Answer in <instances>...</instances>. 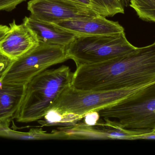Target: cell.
Listing matches in <instances>:
<instances>
[{"label": "cell", "instance_id": "30bf717a", "mask_svg": "<svg viewBox=\"0 0 155 155\" xmlns=\"http://www.w3.org/2000/svg\"><path fill=\"white\" fill-rule=\"evenodd\" d=\"M23 23L34 34L39 42L66 46L77 36L53 24L31 16L25 17Z\"/></svg>", "mask_w": 155, "mask_h": 155}, {"label": "cell", "instance_id": "e0dca14e", "mask_svg": "<svg viewBox=\"0 0 155 155\" xmlns=\"http://www.w3.org/2000/svg\"><path fill=\"white\" fill-rule=\"evenodd\" d=\"M9 28V26L7 25H0V41L6 34Z\"/></svg>", "mask_w": 155, "mask_h": 155}, {"label": "cell", "instance_id": "7a4b0ae2", "mask_svg": "<svg viewBox=\"0 0 155 155\" xmlns=\"http://www.w3.org/2000/svg\"><path fill=\"white\" fill-rule=\"evenodd\" d=\"M127 97L125 88L111 91L82 90L71 84L63 90L49 112L56 115L58 121L72 122Z\"/></svg>", "mask_w": 155, "mask_h": 155}, {"label": "cell", "instance_id": "ac0fdd59", "mask_svg": "<svg viewBox=\"0 0 155 155\" xmlns=\"http://www.w3.org/2000/svg\"><path fill=\"white\" fill-rule=\"evenodd\" d=\"M74 1L78 2L80 3L83 4L87 6H89L91 7V3H90V0H73Z\"/></svg>", "mask_w": 155, "mask_h": 155}, {"label": "cell", "instance_id": "6da1fadb", "mask_svg": "<svg viewBox=\"0 0 155 155\" xmlns=\"http://www.w3.org/2000/svg\"><path fill=\"white\" fill-rule=\"evenodd\" d=\"M73 76L70 67L64 65L36 75L25 85L23 98L14 119L29 123L44 117L63 90L71 84Z\"/></svg>", "mask_w": 155, "mask_h": 155}, {"label": "cell", "instance_id": "8992f818", "mask_svg": "<svg viewBox=\"0 0 155 155\" xmlns=\"http://www.w3.org/2000/svg\"><path fill=\"white\" fill-rule=\"evenodd\" d=\"M27 9L31 17L52 24L99 15L89 6L73 0H31Z\"/></svg>", "mask_w": 155, "mask_h": 155}, {"label": "cell", "instance_id": "5b68a950", "mask_svg": "<svg viewBox=\"0 0 155 155\" xmlns=\"http://www.w3.org/2000/svg\"><path fill=\"white\" fill-rule=\"evenodd\" d=\"M69 59L66 46L39 42L22 56L13 60L0 81L25 85L36 75Z\"/></svg>", "mask_w": 155, "mask_h": 155}, {"label": "cell", "instance_id": "7c38bea8", "mask_svg": "<svg viewBox=\"0 0 155 155\" xmlns=\"http://www.w3.org/2000/svg\"><path fill=\"white\" fill-rule=\"evenodd\" d=\"M9 123L0 124V136L23 140H65L61 130L48 133L41 128H32L27 132H20L10 128Z\"/></svg>", "mask_w": 155, "mask_h": 155}, {"label": "cell", "instance_id": "d6986e66", "mask_svg": "<svg viewBox=\"0 0 155 155\" xmlns=\"http://www.w3.org/2000/svg\"><path fill=\"white\" fill-rule=\"evenodd\" d=\"M123 2L124 6H127L130 4V0H123Z\"/></svg>", "mask_w": 155, "mask_h": 155}, {"label": "cell", "instance_id": "8fae6325", "mask_svg": "<svg viewBox=\"0 0 155 155\" xmlns=\"http://www.w3.org/2000/svg\"><path fill=\"white\" fill-rule=\"evenodd\" d=\"M25 86L0 81V124H10L14 118L23 98Z\"/></svg>", "mask_w": 155, "mask_h": 155}, {"label": "cell", "instance_id": "9a60e30c", "mask_svg": "<svg viewBox=\"0 0 155 155\" xmlns=\"http://www.w3.org/2000/svg\"><path fill=\"white\" fill-rule=\"evenodd\" d=\"M26 0H0V11H12L21 3Z\"/></svg>", "mask_w": 155, "mask_h": 155}, {"label": "cell", "instance_id": "9c48e42d", "mask_svg": "<svg viewBox=\"0 0 155 155\" xmlns=\"http://www.w3.org/2000/svg\"><path fill=\"white\" fill-rule=\"evenodd\" d=\"M9 26L0 41V51L12 60L20 58L39 44L34 34L23 23L17 24L13 20Z\"/></svg>", "mask_w": 155, "mask_h": 155}, {"label": "cell", "instance_id": "3957f363", "mask_svg": "<svg viewBox=\"0 0 155 155\" xmlns=\"http://www.w3.org/2000/svg\"><path fill=\"white\" fill-rule=\"evenodd\" d=\"M96 112L99 118L124 129L152 131L155 127V84Z\"/></svg>", "mask_w": 155, "mask_h": 155}, {"label": "cell", "instance_id": "ffe728a7", "mask_svg": "<svg viewBox=\"0 0 155 155\" xmlns=\"http://www.w3.org/2000/svg\"><path fill=\"white\" fill-rule=\"evenodd\" d=\"M152 132H153V133H155V127L153 129V131H152Z\"/></svg>", "mask_w": 155, "mask_h": 155}, {"label": "cell", "instance_id": "5bb4252c", "mask_svg": "<svg viewBox=\"0 0 155 155\" xmlns=\"http://www.w3.org/2000/svg\"><path fill=\"white\" fill-rule=\"evenodd\" d=\"M129 5L142 20L155 23V0H130Z\"/></svg>", "mask_w": 155, "mask_h": 155}, {"label": "cell", "instance_id": "ba28073f", "mask_svg": "<svg viewBox=\"0 0 155 155\" xmlns=\"http://www.w3.org/2000/svg\"><path fill=\"white\" fill-rule=\"evenodd\" d=\"M53 24L77 36L108 35L124 32V27L118 22L110 21L100 15L65 20Z\"/></svg>", "mask_w": 155, "mask_h": 155}, {"label": "cell", "instance_id": "4fadbf2b", "mask_svg": "<svg viewBox=\"0 0 155 155\" xmlns=\"http://www.w3.org/2000/svg\"><path fill=\"white\" fill-rule=\"evenodd\" d=\"M91 8L98 15L104 17L124 13L123 0H90Z\"/></svg>", "mask_w": 155, "mask_h": 155}, {"label": "cell", "instance_id": "277c9868", "mask_svg": "<svg viewBox=\"0 0 155 155\" xmlns=\"http://www.w3.org/2000/svg\"><path fill=\"white\" fill-rule=\"evenodd\" d=\"M137 47L130 43L125 32L117 34L76 36L66 46L69 59L76 67L94 64L122 57Z\"/></svg>", "mask_w": 155, "mask_h": 155}, {"label": "cell", "instance_id": "52a82bcc", "mask_svg": "<svg viewBox=\"0 0 155 155\" xmlns=\"http://www.w3.org/2000/svg\"><path fill=\"white\" fill-rule=\"evenodd\" d=\"M65 140H138L141 135L152 131L124 129L113 122L104 120L94 123H79L60 128Z\"/></svg>", "mask_w": 155, "mask_h": 155}, {"label": "cell", "instance_id": "2e32d148", "mask_svg": "<svg viewBox=\"0 0 155 155\" xmlns=\"http://www.w3.org/2000/svg\"><path fill=\"white\" fill-rule=\"evenodd\" d=\"M13 61L0 51V78L4 74Z\"/></svg>", "mask_w": 155, "mask_h": 155}]
</instances>
